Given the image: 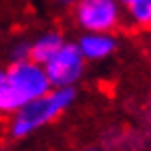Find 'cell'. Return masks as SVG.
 I'll list each match as a JSON object with an SVG mask.
<instances>
[{
	"label": "cell",
	"mask_w": 151,
	"mask_h": 151,
	"mask_svg": "<svg viewBox=\"0 0 151 151\" xmlns=\"http://www.w3.org/2000/svg\"><path fill=\"white\" fill-rule=\"evenodd\" d=\"M73 16L83 32H115L123 20V6L117 0H79Z\"/></svg>",
	"instance_id": "7a4b0ae2"
},
{
	"label": "cell",
	"mask_w": 151,
	"mask_h": 151,
	"mask_svg": "<svg viewBox=\"0 0 151 151\" xmlns=\"http://www.w3.org/2000/svg\"><path fill=\"white\" fill-rule=\"evenodd\" d=\"M77 48L87 63H101L117 52V36L113 32H83L77 38Z\"/></svg>",
	"instance_id": "5b68a950"
},
{
	"label": "cell",
	"mask_w": 151,
	"mask_h": 151,
	"mask_svg": "<svg viewBox=\"0 0 151 151\" xmlns=\"http://www.w3.org/2000/svg\"><path fill=\"white\" fill-rule=\"evenodd\" d=\"M42 67H45L50 87L52 89H65V87H77V83L85 77L87 60L83 58L75 42L65 40V45Z\"/></svg>",
	"instance_id": "3957f363"
},
{
	"label": "cell",
	"mask_w": 151,
	"mask_h": 151,
	"mask_svg": "<svg viewBox=\"0 0 151 151\" xmlns=\"http://www.w3.org/2000/svg\"><path fill=\"white\" fill-rule=\"evenodd\" d=\"M85 151H103L101 147H89V149H85Z\"/></svg>",
	"instance_id": "7c38bea8"
},
{
	"label": "cell",
	"mask_w": 151,
	"mask_h": 151,
	"mask_svg": "<svg viewBox=\"0 0 151 151\" xmlns=\"http://www.w3.org/2000/svg\"><path fill=\"white\" fill-rule=\"evenodd\" d=\"M6 75L10 79L14 91L22 99V103H28L32 99H38L45 93H48L52 87L48 83V77L45 73V67L35 63L32 58L10 63L6 67Z\"/></svg>",
	"instance_id": "277c9868"
},
{
	"label": "cell",
	"mask_w": 151,
	"mask_h": 151,
	"mask_svg": "<svg viewBox=\"0 0 151 151\" xmlns=\"http://www.w3.org/2000/svg\"><path fill=\"white\" fill-rule=\"evenodd\" d=\"M75 101H77V89L75 87L50 89L42 97L24 103L18 111L12 113L10 127H8L10 135L14 139H24V137L32 135L38 129L57 121Z\"/></svg>",
	"instance_id": "6da1fadb"
},
{
	"label": "cell",
	"mask_w": 151,
	"mask_h": 151,
	"mask_svg": "<svg viewBox=\"0 0 151 151\" xmlns=\"http://www.w3.org/2000/svg\"><path fill=\"white\" fill-rule=\"evenodd\" d=\"M10 58H12V63L30 58V47H28V42H16L10 48Z\"/></svg>",
	"instance_id": "9c48e42d"
},
{
	"label": "cell",
	"mask_w": 151,
	"mask_h": 151,
	"mask_svg": "<svg viewBox=\"0 0 151 151\" xmlns=\"http://www.w3.org/2000/svg\"><path fill=\"white\" fill-rule=\"evenodd\" d=\"M117 2H119V4H121V6H123V10H125V8H129V6H131V4H135V2H137V0H117Z\"/></svg>",
	"instance_id": "8fae6325"
},
{
	"label": "cell",
	"mask_w": 151,
	"mask_h": 151,
	"mask_svg": "<svg viewBox=\"0 0 151 151\" xmlns=\"http://www.w3.org/2000/svg\"><path fill=\"white\" fill-rule=\"evenodd\" d=\"M129 20L139 28H151V0H137L125 8Z\"/></svg>",
	"instance_id": "ba28073f"
},
{
	"label": "cell",
	"mask_w": 151,
	"mask_h": 151,
	"mask_svg": "<svg viewBox=\"0 0 151 151\" xmlns=\"http://www.w3.org/2000/svg\"><path fill=\"white\" fill-rule=\"evenodd\" d=\"M63 45H65V36L60 35L58 30H47V32L38 35L32 42H28L30 58L35 63H38V65H45Z\"/></svg>",
	"instance_id": "8992f818"
},
{
	"label": "cell",
	"mask_w": 151,
	"mask_h": 151,
	"mask_svg": "<svg viewBox=\"0 0 151 151\" xmlns=\"http://www.w3.org/2000/svg\"><path fill=\"white\" fill-rule=\"evenodd\" d=\"M57 2L63 6V8H75V4H77L79 0H57Z\"/></svg>",
	"instance_id": "30bf717a"
},
{
	"label": "cell",
	"mask_w": 151,
	"mask_h": 151,
	"mask_svg": "<svg viewBox=\"0 0 151 151\" xmlns=\"http://www.w3.org/2000/svg\"><path fill=\"white\" fill-rule=\"evenodd\" d=\"M22 105V99L14 91L10 79L6 75V69H0V115H12Z\"/></svg>",
	"instance_id": "52a82bcc"
}]
</instances>
